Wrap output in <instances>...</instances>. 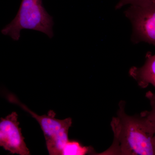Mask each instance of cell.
<instances>
[{
  "label": "cell",
  "instance_id": "cell-1",
  "mask_svg": "<svg viewBox=\"0 0 155 155\" xmlns=\"http://www.w3.org/2000/svg\"><path fill=\"white\" fill-rule=\"evenodd\" d=\"M116 116L110 125L114 140L102 155H155L153 133L149 122L142 114L129 116L125 111V103L121 101Z\"/></svg>",
  "mask_w": 155,
  "mask_h": 155
},
{
  "label": "cell",
  "instance_id": "cell-2",
  "mask_svg": "<svg viewBox=\"0 0 155 155\" xmlns=\"http://www.w3.org/2000/svg\"><path fill=\"white\" fill-rule=\"evenodd\" d=\"M53 17L43 6L42 0H22L14 19L2 30L14 41L19 40L22 29L38 31L50 38L54 36Z\"/></svg>",
  "mask_w": 155,
  "mask_h": 155
},
{
  "label": "cell",
  "instance_id": "cell-3",
  "mask_svg": "<svg viewBox=\"0 0 155 155\" xmlns=\"http://www.w3.org/2000/svg\"><path fill=\"white\" fill-rule=\"evenodd\" d=\"M6 97L10 102L17 105L29 113L38 122L44 134L49 154L61 155L63 148L69 140L68 134L72 126V119H56L55 113L51 110L47 115L40 116L21 103L13 94H7Z\"/></svg>",
  "mask_w": 155,
  "mask_h": 155
},
{
  "label": "cell",
  "instance_id": "cell-4",
  "mask_svg": "<svg viewBox=\"0 0 155 155\" xmlns=\"http://www.w3.org/2000/svg\"><path fill=\"white\" fill-rule=\"evenodd\" d=\"M125 14L132 24L134 41L155 46V1L130 5Z\"/></svg>",
  "mask_w": 155,
  "mask_h": 155
},
{
  "label": "cell",
  "instance_id": "cell-5",
  "mask_svg": "<svg viewBox=\"0 0 155 155\" xmlns=\"http://www.w3.org/2000/svg\"><path fill=\"white\" fill-rule=\"evenodd\" d=\"M18 118L17 113L13 112L0 119V147L11 153L30 155L21 128L19 127Z\"/></svg>",
  "mask_w": 155,
  "mask_h": 155
},
{
  "label": "cell",
  "instance_id": "cell-6",
  "mask_svg": "<svg viewBox=\"0 0 155 155\" xmlns=\"http://www.w3.org/2000/svg\"><path fill=\"white\" fill-rule=\"evenodd\" d=\"M129 74L140 87L145 88L151 84L155 88V54L148 52L143 66L131 67Z\"/></svg>",
  "mask_w": 155,
  "mask_h": 155
},
{
  "label": "cell",
  "instance_id": "cell-7",
  "mask_svg": "<svg viewBox=\"0 0 155 155\" xmlns=\"http://www.w3.org/2000/svg\"><path fill=\"white\" fill-rule=\"evenodd\" d=\"M93 149L91 147L83 146L79 142L69 140L64 146L61 155H84L94 154Z\"/></svg>",
  "mask_w": 155,
  "mask_h": 155
},
{
  "label": "cell",
  "instance_id": "cell-8",
  "mask_svg": "<svg viewBox=\"0 0 155 155\" xmlns=\"http://www.w3.org/2000/svg\"><path fill=\"white\" fill-rule=\"evenodd\" d=\"M146 97L149 100L151 109L150 111L142 112L149 122L152 129L155 142V94L149 91L146 94Z\"/></svg>",
  "mask_w": 155,
  "mask_h": 155
},
{
  "label": "cell",
  "instance_id": "cell-9",
  "mask_svg": "<svg viewBox=\"0 0 155 155\" xmlns=\"http://www.w3.org/2000/svg\"><path fill=\"white\" fill-rule=\"evenodd\" d=\"M155 0H120V1L116 5L115 8L118 10L122 8L126 5H139L147 2Z\"/></svg>",
  "mask_w": 155,
  "mask_h": 155
}]
</instances>
